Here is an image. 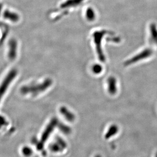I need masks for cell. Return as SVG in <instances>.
Segmentation results:
<instances>
[{
  "label": "cell",
  "mask_w": 157,
  "mask_h": 157,
  "mask_svg": "<svg viewBox=\"0 0 157 157\" xmlns=\"http://www.w3.org/2000/svg\"><path fill=\"white\" fill-rule=\"evenodd\" d=\"M119 127L116 124H113L110 126L108 130L105 134L104 138L105 140H108L112 137L116 135L119 132Z\"/></svg>",
  "instance_id": "cell-11"
},
{
  "label": "cell",
  "mask_w": 157,
  "mask_h": 157,
  "mask_svg": "<svg viewBox=\"0 0 157 157\" xmlns=\"http://www.w3.org/2000/svg\"><path fill=\"white\" fill-rule=\"evenodd\" d=\"M150 41L152 44L157 46V27L155 23L150 25Z\"/></svg>",
  "instance_id": "cell-9"
},
{
  "label": "cell",
  "mask_w": 157,
  "mask_h": 157,
  "mask_svg": "<svg viewBox=\"0 0 157 157\" xmlns=\"http://www.w3.org/2000/svg\"><path fill=\"white\" fill-rule=\"evenodd\" d=\"M22 154L25 157H30L31 156L33 153L32 150L29 147H23L22 150Z\"/></svg>",
  "instance_id": "cell-16"
},
{
  "label": "cell",
  "mask_w": 157,
  "mask_h": 157,
  "mask_svg": "<svg viewBox=\"0 0 157 157\" xmlns=\"http://www.w3.org/2000/svg\"><path fill=\"white\" fill-rule=\"evenodd\" d=\"M108 39H109L108 41L116 42V43H119L121 41L120 38L118 37H113L112 38H109Z\"/></svg>",
  "instance_id": "cell-19"
},
{
  "label": "cell",
  "mask_w": 157,
  "mask_h": 157,
  "mask_svg": "<svg viewBox=\"0 0 157 157\" xmlns=\"http://www.w3.org/2000/svg\"><path fill=\"white\" fill-rule=\"evenodd\" d=\"M155 157H157V153H156V156H155Z\"/></svg>",
  "instance_id": "cell-22"
},
{
  "label": "cell",
  "mask_w": 157,
  "mask_h": 157,
  "mask_svg": "<svg viewBox=\"0 0 157 157\" xmlns=\"http://www.w3.org/2000/svg\"><path fill=\"white\" fill-rule=\"evenodd\" d=\"M108 92L111 95H114L117 92V79L113 76H110L107 79Z\"/></svg>",
  "instance_id": "cell-8"
},
{
  "label": "cell",
  "mask_w": 157,
  "mask_h": 157,
  "mask_svg": "<svg viewBox=\"0 0 157 157\" xmlns=\"http://www.w3.org/2000/svg\"><path fill=\"white\" fill-rule=\"evenodd\" d=\"M86 17L88 21H92L95 20L96 14L95 11L92 8H88L86 11Z\"/></svg>",
  "instance_id": "cell-14"
},
{
  "label": "cell",
  "mask_w": 157,
  "mask_h": 157,
  "mask_svg": "<svg viewBox=\"0 0 157 157\" xmlns=\"http://www.w3.org/2000/svg\"><path fill=\"white\" fill-rule=\"evenodd\" d=\"M7 124L6 119H5L4 117L2 116H0V128L2 127V126H5Z\"/></svg>",
  "instance_id": "cell-18"
},
{
  "label": "cell",
  "mask_w": 157,
  "mask_h": 157,
  "mask_svg": "<svg viewBox=\"0 0 157 157\" xmlns=\"http://www.w3.org/2000/svg\"><path fill=\"white\" fill-rule=\"evenodd\" d=\"M93 72L95 74H99L103 70L102 66L100 64H96L94 65L92 68Z\"/></svg>",
  "instance_id": "cell-15"
},
{
  "label": "cell",
  "mask_w": 157,
  "mask_h": 157,
  "mask_svg": "<svg viewBox=\"0 0 157 157\" xmlns=\"http://www.w3.org/2000/svg\"><path fill=\"white\" fill-rule=\"evenodd\" d=\"M52 81L51 79H46L42 83L37 85H30L22 86L21 89V93L24 95H38L44 92L52 85Z\"/></svg>",
  "instance_id": "cell-1"
},
{
  "label": "cell",
  "mask_w": 157,
  "mask_h": 157,
  "mask_svg": "<svg viewBox=\"0 0 157 157\" xmlns=\"http://www.w3.org/2000/svg\"><path fill=\"white\" fill-rule=\"evenodd\" d=\"M95 157H101V156H100V155H96V156H95Z\"/></svg>",
  "instance_id": "cell-21"
},
{
  "label": "cell",
  "mask_w": 157,
  "mask_h": 157,
  "mask_svg": "<svg viewBox=\"0 0 157 157\" xmlns=\"http://www.w3.org/2000/svg\"><path fill=\"white\" fill-rule=\"evenodd\" d=\"M59 128L60 130L62 131L64 134H69L71 132V129L65 124H61L59 125Z\"/></svg>",
  "instance_id": "cell-17"
},
{
  "label": "cell",
  "mask_w": 157,
  "mask_h": 157,
  "mask_svg": "<svg viewBox=\"0 0 157 157\" xmlns=\"http://www.w3.org/2000/svg\"><path fill=\"white\" fill-rule=\"evenodd\" d=\"M17 74V70L15 69L11 70L3 80V82L0 85V101L7 90L8 87L10 86V84L15 78Z\"/></svg>",
  "instance_id": "cell-5"
},
{
  "label": "cell",
  "mask_w": 157,
  "mask_h": 157,
  "mask_svg": "<svg viewBox=\"0 0 157 157\" xmlns=\"http://www.w3.org/2000/svg\"><path fill=\"white\" fill-rule=\"evenodd\" d=\"M85 0H67L66 1L62 4L61 7L63 9L66 8L71 7L74 6H78L80 5Z\"/></svg>",
  "instance_id": "cell-12"
},
{
  "label": "cell",
  "mask_w": 157,
  "mask_h": 157,
  "mask_svg": "<svg viewBox=\"0 0 157 157\" xmlns=\"http://www.w3.org/2000/svg\"><path fill=\"white\" fill-rule=\"evenodd\" d=\"M67 147V144L62 139L60 138H57L56 142L50 146V149L51 151L58 153L62 151Z\"/></svg>",
  "instance_id": "cell-6"
},
{
  "label": "cell",
  "mask_w": 157,
  "mask_h": 157,
  "mask_svg": "<svg viewBox=\"0 0 157 157\" xmlns=\"http://www.w3.org/2000/svg\"><path fill=\"white\" fill-rule=\"evenodd\" d=\"M59 112L69 122H73L75 119V115L66 107H61L59 108Z\"/></svg>",
  "instance_id": "cell-10"
},
{
  "label": "cell",
  "mask_w": 157,
  "mask_h": 157,
  "mask_svg": "<svg viewBox=\"0 0 157 157\" xmlns=\"http://www.w3.org/2000/svg\"><path fill=\"white\" fill-rule=\"evenodd\" d=\"M57 124H58L57 119L53 118L49 123V124H48L42 135L41 140L37 145V148L39 150H41L43 148L44 144L46 142V140H48V138L51 134V133L53 131L55 127L56 126Z\"/></svg>",
  "instance_id": "cell-3"
},
{
  "label": "cell",
  "mask_w": 157,
  "mask_h": 157,
  "mask_svg": "<svg viewBox=\"0 0 157 157\" xmlns=\"http://www.w3.org/2000/svg\"><path fill=\"white\" fill-rule=\"evenodd\" d=\"M3 17L13 22H17L19 21V17L18 14L9 10H6L3 14Z\"/></svg>",
  "instance_id": "cell-13"
},
{
  "label": "cell",
  "mask_w": 157,
  "mask_h": 157,
  "mask_svg": "<svg viewBox=\"0 0 157 157\" xmlns=\"http://www.w3.org/2000/svg\"><path fill=\"white\" fill-rule=\"evenodd\" d=\"M153 51L151 48H145L140 52L128 59L124 63V66H128L143 59L149 58L153 55Z\"/></svg>",
  "instance_id": "cell-4"
},
{
  "label": "cell",
  "mask_w": 157,
  "mask_h": 157,
  "mask_svg": "<svg viewBox=\"0 0 157 157\" xmlns=\"http://www.w3.org/2000/svg\"><path fill=\"white\" fill-rule=\"evenodd\" d=\"M2 9V4H0V14H1V12Z\"/></svg>",
  "instance_id": "cell-20"
},
{
  "label": "cell",
  "mask_w": 157,
  "mask_h": 157,
  "mask_svg": "<svg viewBox=\"0 0 157 157\" xmlns=\"http://www.w3.org/2000/svg\"><path fill=\"white\" fill-rule=\"evenodd\" d=\"M9 51L8 56L11 60L15 59L17 56V44L16 40L11 39L9 43Z\"/></svg>",
  "instance_id": "cell-7"
},
{
  "label": "cell",
  "mask_w": 157,
  "mask_h": 157,
  "mask_svg": "<svg viewBox=\"0 0 157 157\" xmlns=\"http://www.w3.org/2000/svg\"><path fill=\"white\" fill-rule=\"evenodd\" d=\"M108 33L109 32L106 30H101L95 32L93 35L97 53L98 54V58L101 62H104L106 61V58L102 48V41L104 36Z\"/></svg>",
  "instance_id": "cell-2"
}]
</instances>
